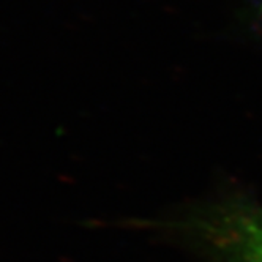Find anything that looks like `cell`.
Returning a JSON list of instances; mask_svg holds the SVG:
<instances>
[{"instance_id":"obj_1","label":"cell","mask_w":262,"mask_h":262,"mask_svg":"<svg viewBox=\"0 0 262 262\" xmlns=\"http://www.w3.org/2000/svg\"><path fill=\"white\" fill-rule=\"evenodd\" d=\"M185 232L216 262H262V205L247 198H224L196 207Z\"/></svg>"}]
</instances>
